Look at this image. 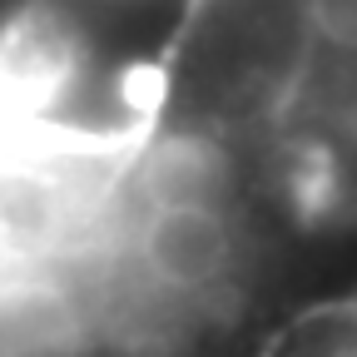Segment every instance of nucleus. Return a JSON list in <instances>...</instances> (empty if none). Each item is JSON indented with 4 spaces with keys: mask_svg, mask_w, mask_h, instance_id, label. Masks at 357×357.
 Wrapping results in <instances>:
<instances>
[{
    "mask_svg": "<svg viewBox=\"0 0 357 357\" xmlns=\"http://www.w3.org/2000/svg\"><path fill=\"white\" fill-rule=\"evenodd\" d=\"M248 357H357V288L293 307L253 342Z\"/></svg>",
    "mask_w": 357,
    "mask_h": 357,
    "instance_id": "nucleus-2",
    "label": "nucleus"
},
{
    "mask_svg": "<svg viewBox=\"0 0 357 357\" xmlns=\"http://www.w3.org/2000/svg\"><path fill=\"white\" fill-rule=\"evenodd\" d=\"M312 298L273 159L164 75L0 95V357H248Z\"/></svg>",
    "mask_w": 357,
    "mask_h": 357,
    "instance_id": "nucleus-1",
    "label": "nucleus"
}]
</instances>
